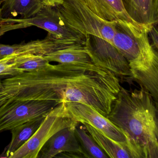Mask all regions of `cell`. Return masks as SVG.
Returning a JSON list of instances; mask_svg holds the SVG:
<instances>
[{"mask_svg": "<svg viewBox=\"0 0 158 158\" xmlns=\"http://www.w3.org/2000/svg\"><path fill=\"white\" fill-rule=\"evenodd\" d=\"M28 86L35 99L84 103L107 118L122 86L114 73L98 64H59L31 72Z\"/></svg>", "mask_w": 158, "mask_h": 158, "instance_id": "obj_1", "label": "cell"}, {"mask_svg": "<svg viewBox=\"0 0 158 158\" xmlns=\"http://www.w3.org/2000/svg\"><path fill=\"white\" fill-rule=\"evenodd\" d=\"M83 1L94 13L104 21L117 22L138 29H147L135 23L129 17L125 10L122 0Z\"/></svg>", "mask_w": 158, "mask_h": 158, "instance_id": "obj_12", "label": "cell"}, {"mask_svg": "<svg viewBox=\"0 0 158 158\" xmlns=\"http://www.w3.org/2000/svg\"><path fill=\"white\" fill-rule=\"evenodd\" d=\"M79 124L65 115L62 104H58L47 114L32 137L9 158H37L40 149L52 136L63 128Z\"/></svg>", "mask_w": 158, "mask_h": 158, "instance_id": "obj_5", "label": "cell"}, {"mask_svg": "<svg viewBox=\"0 0 158 158\" xmlns=\"http://www.w3.org/2000/svg\"><path fill=\"white\" fill-rule=\"evenodd\" d=\"M27 23L44 29L60 39L85 43L86 37L68 24L56 6L43 4L34 17L25 19L3 18V23Z\"/></svg>", "mask_w": 158, "mask_h": 158, "instance_id": "obj_7", "label": "cell"}, {"mask_svg": "<svg viewBox=\"0 0 158 158\" xmlns=\"http://www.w3.org/2000/svg\"><path fill=\"white\" fill-rule=\"evenodd\" d=\"M84 45L94 63L110 70L119 78L131 77L127 60L111 43L99 37L89 35L86 38Z\"/></svg>", "mask_w": 158, "mask_h": 158, "instance_id": "obj_8", "label": "cell"}, {"mask_svg": "<svg viewBox=\"0 0 158 158\" xmlns=\"http://www.w3.org/2000/svg\"><path fill=\"white\" fill-rule=\"evenodd\" d=\"M126 11L134 22L149 31L158 22V0H122Z\"/></svg>", "mask_w": 158, "mask_h": 158, "instance_id": "obj_13", "label": "cell"}, {"mask_svg": "<svg viewBox=\"0 0 158 158\" xmlns=\"http://www.w3.org/2000/svg\"><path fill=\"white\" fill-rule=\"evenodd\" d=\"M45 117H41L16 126L11 129L12 138L10 144L1 155V158H9L23 145L36 132Z\"/></svg>", "mask_w": 158, "mask_h": 158, "instance_id": "obj_15", "label": "cell"}, {"mask_svg": "<svg viewBox=\"0 0 158 158\" xmlns=\"http://www.w3.org/2000/svg\"><path fill=\"white\" fill-rule=\"evenodd\" d=\"M78 125L75 128L76 135L80 144L85 151L87 152L88 155L94 158H108L107 154L88 133L84 125L78 126Z\"/></svg>", "mask_w": 158, "mask_h": 158, "instance_id": "obj_19", "label": "cell"}, {"mask_svg": "<svg viewBox=\"0 0 158 158\" xmlns=\"http://www.w3.org/2000/svg\"><path fill=\"white\" fill-rule=\"evenodd\" d=\"M77 126L63 128L52 136L40 149L37 158H53L63 152L76 153L86 158L90 157L82 148L77 137Z\"/></svg>", "mask_w": 158, "mask_h": 158, "instance_id": "obj_11", "label": "cell"}, {"mask_svg": "<svg viewBox=\"0 0 158 158\" xmlns=\"http://www.w3.org/2000/svg\"><path fill=\"white\" fill-rule=\"evenodd\" d=\"M82 124L109 158H131L126 146L113 140L88 124L83 123Z\"/></svg>", "mask_w": 158, "mask_h": 158, "instance_id": "obj_17", "label": "cell"}, {"mask_svg": "<svg viewBox=\"0 0 158 158\" xmlns=\"http://www.w3.org/2000/svg\"><path fill=\"white\" fill-rule=\"evenodd\" d=\"M30 27L31 26L30 25L24 23H4L0 25V37L9 31L27 28Z\"/></svg>", "mask_w": 158, "mask_h": 158, "instance_id": "obj_20", "label": "cell"}, {"mask_svg": "<svg viewBox=\"0 0 158 158\" xmlns=\"http://www.w3.org/2000/svg\"><path fill=\"white\" fill-rule=\"evenodd\" d=\"M62 104L65 115L73 118L78 123L90 125L105 135L127 147L126 139L122 131L91 106L77 102Z\"/></svg>", "mask_w": 158, "mask_h": 158, "instance_id": "obj_9", "label": "cell"}, {"mask_svg": "<svg viewBox=\"0 0 158 158\" xmlns=\"http://www.w3.org/2000/svg\"><path fill=\"white\" fill-rule=\"evenodd\" d=\"M84 45V43H75L52 52L44 57L49 62H56L59 64H96L86 51Z\"/></svg>", "mask_w": 158, "mask_h": 158, "instance_id": "obj_14", "label": "cell"}, {"mask_svg": "<svg viewBox=\"0 0 158 158\" xmlns=\"http://www.w3.org/2000/svg\"><path fill=\"white\" fill-rule=\"evenodd\" d=\"M42 5L41 0H4L2 5V17L12 18L20 15V19L32 18L39 11Z\"/></svg>", "mask_w": 158, "mask_h": 158, "instance_id": "obj_16", "label": "cell"}, {"mask_svg": "<svg viewBox=\"0 0 158 158\" xmlns=\"http://www.w3.org/2000/svg\"><path fill=\"white\" fill-rule=\"evenodd\" d=\"M140 87H121L107 118L124 135L131 158H158L157 104Z\"/></svg>", "mask_w": 158, "mask_h": 158, "instance_id": "obj_2", "label": "cell"}, {"mask_svg": "<svg viewBox=\"0 0 158 158\" xmlns=\"http://www.w3.org/2000/svg\"><path fill=\"white\" fill-rule=\"evenodd\" d=\"M56 7L68 24L86 38L92 35L113 44L117 22L102 20L94 13L83 0H63L61 4Z\"/></svg>", "mask_w": 158, "mask_h": 158, "instance_id": "obj_4", "label": "cell"}, {"mask_svg": "<svg viewBox=\"0 0 158 158\" xmlns=\"http://www.w3.org/2000/svg\"><path fill=\"white\" fill-rule=\"evenodd\" d=\"M77 43L81 42L60 39L48 33L47 36L43 39L37 40L27 43L23 41L19 44L13 45L0 43V60L9 55L29 54L45 56L56 51Z\"/></svg>", "mask_w": 158, "mask_h": 158, "instance_id": "obj_10", "label": "cell"}, {"mask_svg": "<svg viewBox=\"0 0 158 158\" xmlns=\"http://www.w3.org/2000/svg\"><path fill=\"white\" fill-rule=\"evenodd\" d=\"M4 0H0V25L3 24V18L2 15V5L4 2Z\"/></svg>", "mask_w": 158, "mask_h": 158, "instance_id": "obj_24", "label": "cell"}, {"mask_svg": "<svg viewBox=\"0 0 158 158\" xmlns=\"http://www.w3.org/2000/svg\"><path fill=\"white\" fill-rule=\"evenodd\" d=\"M2 92V85L1 81H0V93Z\"/></svg>", "mask_w": 158, "mask_h": 158, "instance_id": "obj_25", "label": "cell"}, {"mask_svg": "<svg viewBox=\"0 0 158 158\" xmlns=\"http://www.w3.org/2000/svg\"><path fill=\"white\" fill-rule=\"evenodd\" d=\"M112 44L126 59L131 77L158 99V55L149 39L147 29H139L115 23Z\"/></svg>", "mask_w": 158, "mask_h": 158, "instance_id": "obj_3", "label": "cell"}, {"mask_svg": "<svg viewBox=\"0 0 158 158\" xmlns=\"http://www.w3.org/2000/svg\"><path fill=\"white\" fill-rule=\"evenodd\" d=\"M9 98L3 92L0 93V107L5 103Z\"/></svg>", "mask_w": 158, "mask_h": 158, "instance_id": "obj_23", "label": "cell"}, {"mask_svg": "<svg viewBox=\"0 0 158 158\" xmlns=\"http://www.w3.org/2000/svg\"><path fill=\"white\" fill-rule=\"evenodd\" d=\"M148 35L150 36L152 43H151L156 50H158V31L155 27L149 31Z\"/></svg>", "mask_w": 158, "mask_h": 158, "instance_id": "obj_21", "label": "cell"}, {"mask_svg": "<svg viewBox=\"0 0 158 158\" xmlns=\"http://www.w3.org/2000/svg\"><path fill=\"white\" fill-rule=\"evenodd\" d=\"M41 1L45 5L56 6L61 4L63 0H41Z\"/></svg>", "mask_w": 158, "mask_h": 158, "instance_id": "obj_22", "label": "cell"}, {"mask_svg": "<svg viewBox=\"0 0 158 158\" xmlns=\"http://www.w3.org/2000/svg\"><path fill=\"white\" fill-rule=\"evenodd\" d=\"M58 103L44 100L8 98L0 107V133L47 114Z\"/></svg>", "mask_w": 158, "mask_h": 158, "instance_id": "obj_6", "label": "cell"}, {"mask_svg": "<svg viewBox=\"0 0 158 158\" xmlns=\"http://www.w3.org/2000/svg\"><path fill=\"white\" fill-rule=\"evenodd\" d=\"M13 63L16 68L24 72L43 69L50 64L44 56L29 54L14 55Z\"/></svg>", "mask_w": 158, "mask_h": 158, "instance_id": "obj_18", "label": "cell"}]
</instances>
